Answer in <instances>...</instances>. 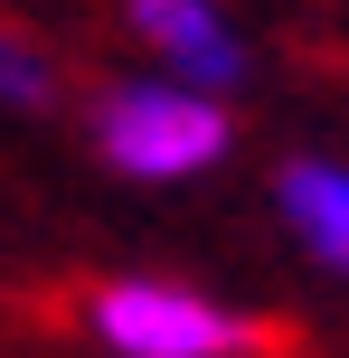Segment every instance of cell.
<instances>
[{"instance_id": "6da1fadb", "label": "cell", "mask_w": 349, "mask_h": 358, "mask_svg": "<svg viewBox=\"0 0 349 358\" xmlns=\"http://www.w3.org/2000/svg\"><path fill=\"white\" fill-rule=\"evenodd\" d=\"M94 151L142 189H170L236 151V113H227V94H199L180 76H132V85L94 94Z\"/></svg>"}, {"instance_id": "7a4b0ae2", "label": "cell", "mask_w": 349, "mask_h": 358, "mask_svg": "<svg viewBox=\"0 0 349 358\" xmlns=\"http://www.w3.org/2000/svg\"><path fill=\"white\" fill-rule=\"evenodd\" d=\"M76 311H85V340H104L113 358H255L264 349L245 311L208 302L189 283H161V273H113Z\"/></svg>"}, {"instance_id": "3957f363", "label": "cell", "mask_w": 349, "mask_h": 358, "mask_svg": "<svg viewBox=\"0 0 349 358\" xmlns=\"http://www.w3.org/2000/svg\"><path fill=\"white\" fill-rule=\"evenodd\" d=\"M123 19H132V38L161 57V76H180V85H199V94H236L245 66H255L245 38H236V19H227L218 0H123Z\"/></svg>"}, {"instance_id": "277c9868", "label": "cell", "mask_w": 349, "mask_h": 358, "mask_svg": "<svg viewBox=\"0 0 349 358\" xmlns=\"http://www.w3.org/2000/svg\"><path fill=\"white\" fill-rule=\"evenodd\" d=\"M274 217L321 273L349 283V161H283L274 170Z\"/></svg>"}, {"instance_id": "5b68a950", "label": "cell", "mask_w": 349, "mask_h": 358, "mask_svg": "<svg viewBox=\"0 0 349 358\" xmlns=\"http://www.w3.org/2000/svg\"><path fill=\"white\" fill-rule=\"evenodd\" d=\"M0 104L10 113H48L57 104V66L38 57V38H19V29H0Z\"/></svg>"}]
</instances>
